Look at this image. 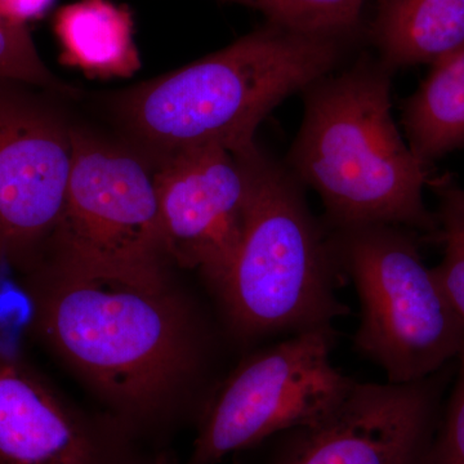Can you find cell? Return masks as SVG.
I'll return each instance as SVG.
<instances>
[{
    "label": "cell",
    "mask_w": 464,
    "mask_h": 464,
    "mask_svg": "<svg viewBox=\"0 0 464 464\" xmlns=\"http://www.w3.org/2000/svg\"><path fill=\"white\" fill-rule=\"evenodd\" d=\"M342 38L271 24L224 50L116 94L111 109L130 141L155 159L217 146L255 148L279 103L340 65Z\"/></svg>",
    "instance_id": "obj_2"
},
{
    "label": "cell",
    "mask_w": 464,
    "mask_h": 464,
    "mask_svg": "<svg viewBox=\"0 0 464 464\" xmlns=\"http://www.w3.org/2000/svg\"><path fill=\"white\" fill-rule=\"evenodd\" d=\"M445 372L408 383L353 381L322 417L280 435L271 464H426Z\"/></svg>",
    "instance_id": "obj_9"
},
{
    "label": "cell",
    "mask_w": 464,
    "mask_h": 464,
    "mask_svg": "<svg viewBox=\"0 0 464 464\" xmlns=\"http://www.w3.org/2000/svg\"><path fill=\"white\" fill-rule=\"evenodd\" d=\"M56 0H0V18L17 26L41 20Z\"/></svg>",
    "instance_id": "obj_19"
},
{
    "label": "cell",
    "mask_w": 464,
    "mask_h": 464,
    "mask_svg": "<svg viewBox=\"0 0 464 464\" xmlns=\"http://www.w3.org/2000/svg\"><path fill=\"white\" fill-rule=\"evenodd\" d=\"M253 198L239 248L213 293L226 335L243 347L334 328L350 308L328 228L311 212L304 185L259 148Z\"/></svg>",
    "instance_id": "obj_4"
},
{
    "label": "cell",
    "mask_w": 464,
    "mask_h": 464,
    "mask_svg": "<svg viewBox=\"0 0 464 464\" xmlns=\"http://www.w3.org/2000/svg\"><path fill=\"white\" fill-rule=\"evenodd\" d=\"M142 464H176L166 454H158L155 457L146 458L145 462Z\"/></svg>",
    "instance_id": "obj_20"
},
{
    "label": "cell",
    "mask_w": 464,
    "mask_h": 464,
    "mask_svg": "<svg viewBox=\"0 0 464 464\" xmlns=\"http://www.w3.org/2000/svg\"><path fill=\"white\" fill-rule=\"evenodd\" d=\"M337 333L317 329L257 348L219 382L198 420L190 464L237 451L314 422L350 390L332 362Z\"/></svg>",
    "instance_id": "obj_7"
},
{
    "label": "cell",
    "mask_w": 464,
    "mask_h": 464,
    "mask_svg": "<svg viewBox=\"0 0 464 464\" xmlns=\"http://www.w3.org/2000/svg\"><path fill=\"white\" fill-rule=\"evenodd\" d=\"M140 440L67 399L0 341V464H142Z\"/></svg>",
    "instance_id": "obj_11"
},
{
    "label": "cell",
    "mask_w": 464,
    "mask_h": 464,
    "mask_svg": "<svg viewBox=\"0 0 464 464\" xmlns=\"http://www.w3.org/2000/svg\"><path fill=\"white\" fill-rule=\"evenodd\" d=\"M366 0H261L273 23L313 35L343 38L359 25Z\"/></svg>",
    "instance_id": "obj_16"
},
{
    "label": "cell",
    "mask_w": 464,
    "mask_h": 464,
    "mask_svg": "<svg viewBox=\"0 0 464 464\" xmlns=\"http://www.w3.org/2000/svg\"><path fill=\"white\" fill-rule=\"evenodd\" d=\"M326 228L342 279L353 282L359 297L353 346L383 369L387 382L423 380L459 356L462 323L413 231L382 224Z\"/></svg>",
    "instance_id": "obj_5"
},
{
    "label": "cell",
    "mask_w": 464,
    "mask_h": 464,
    "mask_svg": "<svg viewBox=\"0 0 464 464\" xmlns=\"http://www.w3.org/2000/svg\"><path fill=\"white\" fill-rule=\"evenodd\" d=\"M54 92L0 76V268L25 274L65 209L74 123Z\"/></svg>",
    "instance_id": "obj_8"
},
{
    "label": "cell",
    "mask_w": 464,
    "mask_h": 464,
    "mask_svg": "<svg viewBox=\"0 0 464 464\" xmlns=\"http://www.w3.org/2000/svg\"><path fill=\"white\" fill-rule=\"evenodd\" d=\"M429 185L438 195L439 237L444 244L433 270L464 329V190L450 176L431 179Z\"/></svg>",
    "instance_id": "obj_15"
},
{
    "label": "cell",
    "mask_w": 464,
    "mask_h": 464,
    "mask_svg": "<svg viewBox=\"0 0 464 464\" xmlns=\"http://www.w3.org/2000/svg\"><path fill=\"white\" fill-rule=\"evenodd\" d=\"M60 61L92 78H130L141 67L132 12L111 0H78L58 9Z\"/></svg>",
    "instance_id": "obj_12"
},
{
    "label": "cell",
    "mask_w": 464,
    "mask_h": 464,
    "mask_svg": "<svg viewBox=\"0 0 464 464\" xmlns=\"http://www.w3.org/2000/svg\"><path fill=\"white\" fill-rule=\"evenodd\" d=\"M239 2L249 3V5H261V0H239Z\"/></svg>",
    "instance_id": "obj_21"
},
{
    "label": "cell",
    "mask_w": 464,
    "mask_h": 464,
    "mask_svg": "<svg viewBox=\"0 0 464 464\" xmlns=\"http://www.w3.org/2000/svg\"><path fill=\"white\" fill-rule=\"evenodd\" d=\"M458 359L456 387L449 400L444 426L435 444L432 442L426 464H464V347Z\"/></svg>",
    "instance_id": "obj_18"
},
{
    "label": "cell",
    "mask_w": 464,
    "mask_h": 464,
    "mask_svg": "<svg viewBox=\"0 0 464 464\" xmlns=\"http://www.w3.org/2000/svg\"><path fill=\"white\" fill-rule=\"evenodd\" d=\"M391 74L362 60L307 87L288 169L317 192L326 226L395 225L439 237L423 199L431 181L391 114Z\"/></svg>",
    "instance_id": "obj_3"
},
{
    "label": "cell",
    "mask_w": 464,
    "mask_h": 464,
    "mask_svg": "<svg viewBox=\"0 0 464 464\" xmlns=\"http://www.w3.org/2000/svg\"><path fill=\"white\" fill-rule=\"evenodd\" d=\"M217 146L159 159L157 191L168 253L197 271L210 292L224 282L239 248L253 198V154Z\"/></svg>",
    "instance_id": "obj_10"
},
{
    "label": "cell",
    "mask_w": 464,
    "mask_h": 464,
    "mask_svg": "<svg viewBox=\"0 0 464 464\" xmlns=\"http://www.w3.org/2000/svg\"><path fill=\"white\" fill-rule=\"evenodd\" d=\"M372 33L392 72L433 63L464 43V0H378Z\"/></svg>",
    "instance_id": "obj_13"
},
{
    "label": "cell",
    "mask_w": 464,
    "mask_h": 464,
    "mask_svg": "<svg viewBox=\"0 0 464 464\" xmlns=\"http://www.w3.org/2000/svg\"><path fill=\"white\" fill-rule=\"evenodd\" d=\"M431 66L404 108L408 145L427 168L464 148V43Z\"/></svg>",
    "instance_id": "obj_14"
},
{
    "label": "cell",
    "mask_w": 464,
    "mask_h": 464,
    "mask_svg": "<svg viewBox=\"0 0 464 464\" xmlns=\"http://www.w3.org/2000/svg\"><path fill=\"white\" fill-rule=\"evenodd\" d=\"M72 136L65 209L38 262L100 276L174 279L159 210L157 159L83 125L74 124Z\"/></svg>",
    "instance_id": "obj_6"
},
{
    "label": "cell",
    "mask_w": 464,
    "mask_h": 464,
    "mask_svg": "<svg viewBox=\"0 0 464 464\" xmlns=\"http://www.w3.org/2000/svg\"><path fill=\"white\" fill-rule=\"evenodd\" d=\"M30 329L140 441L201 413L219 331L177 280L100 276L41 261L20 275Z\"/></svg>",
    "instance_id": "obj_1"
},
{
    "label": "cell",
    "mask_w": 464,
    "mask_h": 464,
    "mask_svg": "<svg viewBox=\"0 0 464 464\" xmlns=\"http://www.w3.org/2000/svg\"><path fill=\"white\" fill-rule=\"evenodd\" d=\"M0 76L69 96L74 90L52 74L25 26L0 18Z\"/></svg>",
    "instance_id": "obj_17"
}]
</instances>
